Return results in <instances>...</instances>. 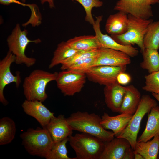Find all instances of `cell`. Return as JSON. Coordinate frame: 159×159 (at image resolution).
<instances>
[{
	"mask_svg": "<svg viewBox=\"0 0 159 159\" xmlns=\"http://www.w3.org/2000/svg\"><path fill=\"white\" fill-rule=\"evenodd\" d=\"M16 132L14 121L11 118L4 117L0 119V145L10 143L14 139Z\"/></svg>",
	"mask_w": 159,
	"mask_h": 159,
	"instance_id": "obj_24",
	"label": "cell"
},
{
	"mask_svg": "<svg viewBox=\"0 0 159 159\" xmlns=\"http://www.w3.org/2000/svg\"><path fill=\"white\" fill-rule=\"evenodd\" d=\"M58 73L39 69L33 71L25 77L23 83L24 94L26 99L44 101L48 98L46 92V86L49 82L55 81Z\"/></svg>",
	"mask_w": 159,
	"mask_h": 159,
	"instance_id": "obj_2",
	"label": "cell"
},
{
	"mask_svg": "<svg viewBox=\"0 0 159 159\" xmlns=\"http://www.w3.org/2000/svg\"><path fill=\"white\" fill-rule=\"evenodd\" d=\"M127 25L128 15L118 11L109 16L106 22L105 29L111 35H121L126 32Z\"/></svg>",
	"mask_w": 159,
	"mask_h": 159,
	"instance_id": "obj_20",
	"label": "cell"
},
{
	"mask_svg": "<svg viewBox=\"0 0 159 159\" xmlns=\"http://www.w3.org/2000/svg\"><path fill=\"white\" fill-rule=\"evenodd\" d=\"M78 51L71 48L66 42H62L58 44L54 51L48 68L51 69L60 64L62 61L70 57Z\"/></svg>",
	"mask_w": 159,
	"mask_h": 159,
	"instance_id": "obj_26",
	"label": "cell"
},
{
	"mask_svg": "<svg viewBox=\"0 0 159 159\" xmlns=\"http://www.w3.org/2000/svg\"><path fill=\"white\" fill-rule=\"evenodd\" d=\"M0 4L5 5H9L12 3L24 6H29L30 4H26L17 0H0Z\"/></svg>",
	"mask_w": 159,
	"mask_h": 159,
	"instance_id": "obj_34",
	"label": "cell"
},
{
	"mask_svg": "<svg viewBox=\"0 0 159 159\" xmlns=\"http://www.w3.org/2000/svg\"><path fill=\"white\" fill-rule=\"evenodd\" d=\"M131 146L123 138L115 137L104 142V147L100 159H123L126 151Z\"/></svg>",
	"mask_w": 159,
	"mask_h": 159,
	"instance_id": "obj_17",
	"label": "cell"
},
{
	"mask_svg": "<svg viewBox=\"0 0 159 159\" xmlns=\"http://www.w3.org/2000/svg\"><path fill=\"white\" fill-rule=\"evenodd\" d=\"M26 0H21L22 2L24 3H25L26 1Z\"/></svg>",
	"mask_w": 159,
	"mask_h": 159,
	"instance_id": "obj_39",
	"label": "cell"
},
{
	"mask_svg": "<svg viewBox=\"0 0 159 159\" xmlns=\"http://www.w3.org/2000/svg\"><path fill=\"white\" fill-rule=\"evenodd\" d=\"M159 135V106L153 107L148 113L145 128L137 141L146 142Z\"/></svg>",
	"mask_w": 159,
	"mask_h": 159,
	"instance_id": "obj_21",
	"label": "cell"
},
{
	"mask_svg": "<svg viewBox=\"0 0 159 159\" xmlns=\"http://www.w3.org/2000/svg\"><path fill=\"white\" fill-rule=\"evenodd\" d=\"M153 96L159 102V94L152 93Z\"/></svg>",
	"mask_w": 159,
	"mask_h": 159,
	"instance_id": "obj_38",
	"label": "cell"
},
{
	"mask_svg": "<svg viewBox=\"0 0 159 159\" xmlns=\"http://www.w3.org/2000/svg\"><path fill=\"white\" fill-rule=\"evenodd\" d=\"M126 90L117 82L105 86L104 89L105 102L112 112L119 113Z\"/></svg>",
	"mask_w": 159,
	"mask_h": 159,
	"instance_id": "obj_16",
	"label": "cell"
},
{
	"mask_svg": "<svg viewBox=\"0 0 159 159\" xmlns=\"http://www.w3.org/2000/svg\"><path fill=\"white\" fill-rule=\"evenodd\" d=\"M157 105L156 100L149 95H143L137 110L132 115L127 126L117 138L126 139L134 150L143 118L146 114L150 112L153 107Z\"/></svg>",
	"mask_w": 159,
	"mask_h": 159,
	"instance_id": "obj_7",
	"label": "cell"
},
{
	"mask_svg": "<svg viewBox=\"0 0 159 159\" xmlns=\"http://www.w3.org/2000/svg\"><path fill=\"white\" fill-rule=\"evenodd\" d=\"M141 98L140 92L134 86L130 85L126 86L119 113L133 115L137 110Z\"/></svg>",
	"mask_w": 159,
	"mask_h": 159,
	"instance_id": "obj_19",
	"label": "cell"
},
{
	"mask_svg": "<svg viewBox=\"0 0 159 159\" xmlns=\"http://www.w3.org/2000/svg\"><path fill=\"white\" fill-rule=\"evenodd\" d=\"M45 128L54 143L61 141L72 135L73 130L64 115L55 116L51 119Z\"/></svg>",
	"mask_w": 159,
	"mask_h": 159,
	"instance_id": "obj_15",
	"label": "cell"
},
{
	"mask_svg": "<svg viewBox=\"0 0 159 159\" xmlns=\"http://www.w3.org/2000/svg\"><path fill=\"white\" fill-rule=\"evenodd\" d=\"M131 80L130 76L125 72L119 73L117 78V82L121 85H127L130 82Z\"/></svg>",
	"mask_w": 159,
	"mask_h": 159,
	"instance_id": "obj_33",
	"label": "cell"
},
{
	"mask_svg": "<svg viewBox=\"0 0 159 159\" xmlns=\"http://www.w3.org/2000/svg\"><path fill=\"white\" fill-rule=\"evenodd\" d=\"M15 55L9 51L6 56L0 61V102L4 106L8 103L4 94L5 86L14 82L18 88L21 82L19 72H17L16 75L14 76L11 71V65L15 62Z\"/></svg>",
	"mask_w": 159,
	"mask_h": 159,
	"instance_id": "obj_11",
	"label": "cell"
},
{
	"mask_svg": "<svg viewBox=\"0 0 159 159\" xmlns=\"http://www.w3.org/2000/svg\"><path fill=\"white\" fill-rule=\"evenodd\" d=\"M47 2L49 3V7L50 8H53L54 7V0H41V3L42 4L44 3Z\"/></svg>",
	"mask_w": 159,
	"mask_h": 159,
	"instance_id": "obj_36",
	"label": "cell"
},
{
	"mask_svg": "<svg viewBox=\"0 0 159 159\" xmlns=\"http://www.w3.org/2000/svg\"><path fill=\"white\" fill-rule=\"evenodd\" d=\"M69 138V145L76 154L73 159H100L104 147L101 140L83 132Z\"/></svg>",
	"mask_w": 159,
	"mask_h": 159,
	"instance_id": "obj_4",
	"label": "cell"
},
{
	"mask_svg": "<svg viewBox=\"0 0 159 159\" xmlns=\"http://www.w3.org/2000/svg\"><path fill=\"white\" fill-rule=\"evenodd\" d=\"M145 78V85L142 89L146 92L159 94V71L149 73Z\"/></svg>",
	"mask_w": 159,
	"mask_h": 159,
	"instance_id": "obj_30",
	"label": "cell"
},
{
	"mask_svg": "<svg viewBox=\"0 0 159 159\" xmlns=\"http://www.w3.org/2000/svg\"><path fill=\"white\" fill-rule=\"evenodd\" d=\"M97 55L82 59L72 65L67 69L85 73L86 71L94 66Z\"/></svg>",
	"mask_w": 159,
	"mask_h": 159,
	"instance_id": "obj_32",
	"label": "cell"
},
{
	"mask_svg": "<svg viewBox=\"0 0 159 159\" xmlns=\"http://www.w3.org/2000/svg\"><path fill=\"white\" fill-rule=\"evenodd\" d=\"M69 138L61 141L54 143L51 148L45 157L46 159H73L69 157L66 144Z\"/></svg>",
	"mask_w": 159,
	"mask_h": 159,
	"instance_id": "obj_28",
	"label": "cell"
},
{
	"mask_svg": "<svg viewBox=\"0 0 159 159\" xmlns=\"http://www.w3.org/2000/svg\"><path fill=\"white\" fill-rule=\"evenodd\" d=\"M86 77L84 72L66 69L58 72L55 81L57 87L64 96H73L81 91Z\"/></svg>",
	"mask_w": 159,
	"mask_h": 159,
	"instance_id": "obj_8",
	"label": "cell"
},
{
	"mask_svg": "<svg viewBox=\"0 0 159 159\" xmlns=\"http://www.w3.org/2000/svg\"><path fill=\"white\" fill-rule=\"evenodd\" d=\"M22 144L30 155L45 158L54 142L45 128H29L20 135Z\"/></svg>",
	"mask_w": 159,
	"mask_h": 159,
	"instance_id": "obj_3",
	"label": "cell"
},
{
	"mask_svg": "<svg viewBox=\"0 0 159 159\" xmlns=\"http://www.w3.org/2000/svg\"><path fill=\"white\" fill-rule=\"evenodd\" d=\"M134 159V150L131 147L126 152L123 159Z\"/></svg>",
	"mask_w": 159,
	"mask_h": 159,
	"instance_id": "obj_35",
	"label": "cell"
},
{
	"mask_svg": "<svg viewBox=\"0 0 159 159\" xmlns=\"http://www.w3.org/2000/svg\"><path fill=\"white\" fill-rule=\"evenodd\" d=\"M151 19H144L130 14L128 15V25L126 32L121 35L111 37L117 42L123 45L137 44L142 52L145 49L143 39Z\"/></svg>",
	"mask_w": 159,
	"mask_h": 159,
	"instance_id": "obj_6",
	"label": "cell"
},
{
	"mask_svg": "<svg viewBox=\"0 0 159 159\" xmlns=\"http://www.w3.org/2000/svg\"><path fill=\"white\" fill-rule=\"evenodd\" d=\"M157 159H159V152H158V155Z\"/></svg>",
	"mask_w": 159,
	"mask_h": 159,
	"instance_id": "obj_40",
	"label": "cell"
},
{
	"mask_svg": "<svg viewBox=\"0 0 159 159\" xmlns=\"http://www.w3.org/2000/svg\"><path fill=\"white\" fill-rule=\"evenodd\" d=\"M66 42L71 48L79 51H91L101 48L95 35L75 37Z\"/></svg>",
	"mask_w": 159,
	"mask_h": 159,
	"instance_id": "obj_22",
	"label": "cell"
},
{
	"mask_svg": "<svg viewBox=\"0 0 159 159\" xmlns=\"http://www.w3.org/2000/svg\"><path fill=\"white\" fill-rule=\"evenodd\" d=\"M133 115L122 113L115 116H111L104 112L101 116V124L106 130H110L117 137L126 128Z\"/></svg>",
	"mask_w": 159,
	"mask_h": 159,
	"instance_id": "obj_18",
	"label": "cell"
},
{
	"mask_svg": "<svg viewBox=\"0 0 159 159\" xmlns=\"http://www.w3.org/2000/svg\"><path fill=\"white\" fill-rule=\"evenodd\" d=\"M143 61L141 67L149 73L159 71V52L154 49H145L142 52Z\"/></svg>",
	"mask_w": 159,
	"mask_h": 159,
	"instance_id": "obj_25",
	"label": "cell"
},
{
	"mask_svg": "<svg viewBox=\"0 0 159 159\" xmlns=\"http://www.w3.org/2000/svg\"><path fill=\"white\" fill-rule=\"evenodd\" d=\"M130 57L126 53L120 51L101 47L98 49L94 66H127L131 62Z\"/></svg>",
	"mask_w": 159,
	"mask_h": 159,
	"instance_id": "obj_13",
	"label": "cell"
},
{
	"mask_svg": "<svg viewBox=\"0 0 159 159\" xmlns=\"http://www.w3.org/2000/svg\"><path fill=\"white\" fill-rule=\"evenodd\" d=\"M102 15L96 17L93 25V29L101 47L111 49L122 52L130 57L137 56L139 51L137 49L132 45H123L116 41L111 37L102 32L100 29V23L102 20Z\"/></svg>",
	"mask_w": 159,
	"mask_h": 159,
	"instance_id": "obj_12",
	"label": "cell"
},
{
	"mask_svg": "<svg viewBox=\"0 0 159 159\" xmlns=\"http://www.w3.org/2000/svg\"><path fill=\"white\" fill-rule=\"evenodd\" d=\"M28 31L24 29L22 30L20 25L17 24L13 30L11 34L7 39L9 51L13 54L16 57L15 62L17 64H24L28 67L34 65L36 59L29 57L25 54L26 49L30 42L36 44L40 43L41 40L38 39L30 40L27 37Z\"/></svg>",
	"mask_w": 159,
	"mask_h": 159,
	"instance_id": "obj_5",
	"label": "cell"
},
{
	"mask_svg": "<svg viewBox=\"0 0 159 159\" xmlns=\"http://www.w3.org/2000/svg\"><path fill=\"white\" fill-rule=\"evenodd\" d=\"M159 4V0H118L114 10L144 19L153 16L152 5Z\"/></svg>",
	"mask_w": 159,
	"mask_h": 159,
	"instance_id": "obj_9",
	"label": "cell"
},
{
	"mask_svg": "<svg viewBox=\"0 0 159 159\" xmlns=\"http://www.w3.org/2000/svg\"><path fill=\"white\" fill-rule=\"evenodd\" d=\"M81 4L84 8L86 13L85 20L92 25L95 21L92 17V11L93 7H99L103 4L100 0H74Z\"/></svg>",
	"mask_w": 159,
	"mask_h": 159,
	"instance_id": "obj_31",
	"label": "cell"
},
{
	"mask_svg": "<svg viewBox=\"0 0 159 159\" xmlns=\"http://www.w3.org/2000/svg\"><path fill=\"white\" fill-rule=\"evenodd\" d=\"M134 159H144L143 156L140 153L134 150Z\"/></svg>",
	"mask_w": 159,
	"mask_h": 159,
	"instance_id": "obj_37",
	"label": "cell"
},
{
	"mask_svg": "<svg viewBox=\"0 0 159 159\" xmlns=\"http://www.w3.org/2000/svg\"><path fill=\"white\" fill-rule=\"evenodd\" d=\"M72 1H74V0H72Z\"/></svg>",
	"mask_w": 159,
	"mask_h": 159,
	"instance_id": "obj_41",
	"label": "cell"
},
{
	"mask_svg": "<svg viewBox=\"0 0 159 159\" xmlns=\"http://www.w3.org/2000/svg\"><path fill=\"white\" fill-rule=\"evenodd\" d=\"M144 159H157L159 150V135L146 142L137 141L134 150Z\"/></svg>",
	"mask_w": 159,
	"mask_h": 159,
	"instance_id": "obj_23",
	"label": "cell"
},
{
	"mask_svg": "<svg viewBox=\"0 0 159 159\" xmlns=\"http://www.w3.org/2000/svg\"><path fill=\"white\" fill-rule=\"evenodd\" d=\"M143 43L145 49H159V20L153 21L149 24Z\"/></svg>",
	"mask_w": 159,
	"mask_h": 159,
	"instance_id": "obj_27",
	"label": "cell"
},
{
	"mask_svg": "<svg viewBox=\"0 0 159 159\" xmlns=\"http://www.w3.org/2000/svg\"><path fill=\"white\" fill-rule=\"evenodd\" d=\"M67 120L73 130L92 135L104 142L114 138L113 132L103 127L101 124V117L94 113L78 111L72 113Z\"/></svg>",
	"mask_w": 159,
	"mask_h": 159,
	"instance_id": "obj_1",
	"label": "cell"
},
{
	"mask_svg": "<svg viewBox=\"0 0 159 159\" xmlns=\"http://www.w3.org/2000/svg\"><path fill=\"white\" fill-rule=\"evenodd\" d=\"M42 102L26 99L21 106L26 114L35 119L42 127L45 128L54 116V113L51 112Z\"/></svg>",
	"mask_w": 159,
	"mask_h": 159,
	"instance_id": "obj_14",
	"label": "cell"
},
{
	"mask_svg": "<svg viewBox=\"0 0 159 159\" xmlns=\"http://www.w3.org/2000/svg\"><path fill=\"white\" fill-rule=\"evenodd\" d=\"M98 49L91 51H79L74 55L62 61L60 64L62 70L68 69L72 65L85 58L97 55Z\"/></svg>",
	"mask_w": 159,
	"mask_h": 159,
	"instance_id": "obj_29",
	"label": "cell"
},
{
	"mask_svg": "<svg viewBox=\"0 0 159 159\" xmlns=\"http://www.w3.org/2000/svg\"><path fill=\"white\" fill-rule=\"evenodd\" d=\"M126 69V66H97L91 67L85 73L90 81L105 86L117 82L118 74L125 72Z\"/></svg>",
	"mask_w": 159,
	"mask_h": 159,
	"instance_id": "obj_10",
	"label": "cell"
}]
</instances>
